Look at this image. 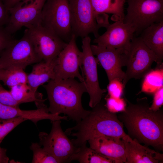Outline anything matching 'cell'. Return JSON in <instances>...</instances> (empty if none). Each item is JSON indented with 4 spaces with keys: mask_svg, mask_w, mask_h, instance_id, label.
<instances>
[{
    "mask_svg": "<svg viewBox=\"0 0 163 163\" xmlns=\"http://www.w3.org/2000/svg\"><path fill=\"white\" fill-rule=\"evenodd\" d=\"M127 104L118 116L128 135L145 146L159 152L163 150V111L150 109L146 97L137 98L136 103L126 99Z\"/></svg>",
    "mask_w": 163,
    "mask_h": 163,
    "instance_id": "cell-1",
    "label": "cell"
},
{
    "mask_svg": "<svg viewBox=\"0 0 163 163\" xmlns=\"http://www.w3.org/2000/svg\"><path fill=\"white\" fill-rule=\"evenodd\" d=\"M92 108L85 117L64 132L67 136L75 138L71 140L76 147L86 144L90 139L100 135L120 138L127 141H133L125 132L123 125L116 113L110 111L101 101Z\"/></svg>",
    "mask_w": 163,
    "mask_h": 163,
    "instance_id": "cell-2",
    "label": "cell"
},
{
    "mask_svg": "<svg viewBox=\"0 0 163 163\" xmlns=\"http://www.w3.org/2000/svg\"><path fill=\"white\" fill-rule=\"evenodd\" d=\"M43 87L47 93L50 113L64 114L76 123L89 113L90 110L84 109L82 104V96L87 92L84 82L72 78L53 79Z\"/></svg>",
    "mask_w": 163,
    "mask_h": 163,
    "instance_id": "cell-3",
    "label": "cell"
},
{
    "mask_svg": "<svg viewBox=\"0 0 163 163\" xmlns=\"http://www.w3.org/2000/svg\"><path fill=\"white\" fill-rule=\"evenodd\" d=\"M123 66L126 70L122 83L124 88L129 80L139 79L151 70L153 62L157 63L158 67L162 66L158 57L145 45L140 37H134L129 48L121 55Z\"/></svg>",
    "mask_w": 163,
    "mask_h": 163,
    "instance_id": "cell-4",
    "label": "cell"
},
{
    "mask_svg": "<svg viewBox=\"0 0 163 163\" xmlns=\"http://www.w3.org/2000/svg\"><path fill=\"white\" fill-rule=\"evenodd\" d=\"M123 22L139 34L151 25L163 21V0H127Z\"/></svg>",
    "mask_w": 163,
    "mask_h": 163,
    "instance_id": "cell-5",
    "label": "cell"
},
{
    "mask_svg": "<svg viewBox=\"0 0 163 163\" xmlns=\"http://www.w3.org/2000/svg\"><path fill=\"white\" fill-rule=\"evenodd\" d=\"M42 61L26 29L21 39H13L0 53V69L15 67L24 70L27 66Z\"/></svg>",
    "mask_w": 163,
    "mask_h": 163,
    "instance_id": "cell-6",
    "label": "cell"
},
{
    "mask_svg": "<svg viewBox=\"0 0 163 163\" xmlns=\"http://www.w3.org/2000/svg\"><path fill=\"white\" fill-rule=\"evenodd\" d=\"M41 24L68 43L72 35L68 0H46L42 11Z\"/></svg>",
    "mask_w": 163,
    "mask_h": 163,
    "instance_id": "cell-7",
    "label": "cell"
},
{
    "mask_svg": "<svg viewBox=\"0 0 163 163\" xmlns=\"http://www.w3.org/2000/svg\"><path fill=\"white\" fill-rule=\"evenodd\" d=\"M91 39L89 36L82 38V56L79 66L87 92L90 97L89 106L92 108L101 101L107 90L100 87L97 71L99 62L94 56L91 47Z\"/></svg>",
    "mask_w": 163,
    "mask_h": 163,
    "instance_id": "cell-8",
    "label": "cell"
},
{
    "mask_svg": "<svg viewBox=\"0 0 163 163\" xmlns=\"http://www.w3.org/2000/svg\"><path fill=\"white\" fill-rule=\"evenodd\" d=\"M26 27L35 51L45 62H51L68 43L41 22Z\"/></svg>",
    "mask_w": 163,
    "mask_h": 163,
    "instance_id": "cell-9",
    "label": "cell"
},
{
    "mask_svg": "<svg viewBox=\"0 0 163 163\" xmlns=\"http://www.w3.org/2000/svg\"><path fill=\"white\" fill-rule=\"evenodd\" d=\"M52 127L49 134L44 132L39 134V144L52 155L59 163L70 162L72 156L77 151L76 147L62 130L61 120L51 122Z\"/></svg>",
    "mask_w": 163,
    "mask_h": 163,
    "instance_id": "cell-10",
    "label": "cell"
},
{
    "mask_svg": "<svg viewBox=\"0 0 163 163\" xmlns=\"http://www.w3.org/2000/svg\"><path fill=\"white\" fill-rule=\"evenodd\" d=\"M70 12L72 35L82 38L92 33L95 38L99 36L101 27L94 16L90 0H68Z\"/></svg>",
    "mask_w": 163,
    "mask_h": 163,
    "instance_id": "cell-11",
    "label": "cell"
},
{
    "mask_svg": "<svg viewBox=\"0 0 163 163\" xmlns=\"http://www.w3.org/2000/svg\"><path fill=\"white\" fill-rule=\"evenodd\" d=\"M46 0H24L9 8L8 22L4 27L11 34L23 27L41 22L43 8Z\"/></svg>",
    "mask_w": 163,
    "mask_h": 163,
    "instance_id": "cell-12",
    "label": "cell"
},
{
    "mask_svg": "<svg viewBox=\"0 0 163 163\" xmlns=\"http://www.w3.org/2000/svg\"><path fill=\"white\" fill-rule=\"evenodd\" d=\"M76 38L72 34L66 46L62 50L55 59L54 67L56 79H64L77 78L84 82L82 76L79 72L82 52L78 49L76 42Z\"/></svg>",
    "mask_w": 163,
    "mask_h": 163,
    "instance_id": "cell-13",
    "label": "cell"
},
{
    "mask_svg": "<svg viewBox=\"0 0 163 163\" xmlns=\"http://www.w3.org/2000/svg\"><path fill=\"white\" fill-rule=\"evenodd\" d=\"M106 28V31L95 38L93 42L107 47L121 49L124 52L126 50L134 37V29L124 23L122 20H117Z\"/></svg>",
    "mask_w": 163,
    "mask_h": 163,
    "instance_id": "cell-14",
    "label": "cell"
},
{
    "mask_svg": "<svg viewBox=\"0 0 163 163\" xmlns=\"http://www.w3.org/2000/svg\"><path fill=\"white\" fill-rule=\"evenodd\" d=\"M91 47L93 54L104 69L109 82L114 79L122 82L125 76L122 68L121 55L123 51L98 44L91 45Z\"/></svg>",
    "mask_w": 163,
    "mask_h": 163,
    "instance_id": "cell-15",
    "label": "cell"
},
{
    "mask_svg": "<svg viewBox=\"0 0 163 163\" xmlns=\"http://www.w3.org/2000/svg\"><path fill=\"white\" fill-rule=\"evenodd\" d=\"M88 142L90 147L113 163H126L125 145L122 139L100 135L93 137Z\"/></svg>",
    "mask_w": 163,
    "mask_h": 163,
    "instance_id": "cell-16",
    "label": "cell"
},
{
    "mask_svg": "<svg viewBox=\"0 0 163 163\" xmlns=\"http://www.w3.org/2000/svg\"><path fill=\"white\" fill-rule=\"evenodd\" d=\"M126 163H161L163 154L142 145L135 139L123 140Z\"/></svg>",
    "mask_w": 163,
    "mask_h": 163,
    "instance_id": "cell-17",
    "label": "cell"
},
{
    "mask_svg": "<svg viewBox=\"0 0 163 163\" xmlns=\"http://www.w3.org/2000/svg\"><path fill=\"white\" fill-rule=\"evenodd\" d=\"M139 37L146 46L158 57L160 64L163 59V21L144 29Z\"/></svg>",
    "mask_w": 163,
    "mask_h": 163,
    "instance_id": "cell-18",
    "label": "cell"
},
{
    "mask_svg": "<svg viewBox=\"0 0 163 163\" xmlns=\"http://www.w3.org/2000/svg\"><path fill=\"white\" fill-rule=\"evenodd\" d=\"M56 58L50 63L42 61L33 66L31 72L27 75V84L34 92H37L40 86L54 79Z\"/></svg>",
    "mask_w": 163,
    "mask_h": 163,
    "instance_id": "cell-19",
    "label": "cell"
},
{
    "mask_svg": "<svg viewBox=\"0 0 163 163\" xmlns=\"http://www.w3.org/2000/svg\"><path fill=\"white\" fill-rule=\"evenodd\" d=\"M96 20L107 13L116 16L118 20H123L125 16V0H90Z\"/></svg>",
    "mask_w": 163,
    "mask_h": 163,
    "instance_id": "cell-20",
    "label": "cell"
},
{
    "mask_svg": "<svg viewBox=\"0 0 163 163\" xmlns=\"http://www.w3.org/2000/svg\"><path fill=\"white\" fill-rule=\"evenodd\" d=\"M10 91L14 100L19 104L34 102L37 107L44 104L46 100L43 98L41 94L34 91L27 83L14 86L10 88Z\"/></svg>",
    "mask_w": 163,
    "mask_h": 163,
    "instance_id": "cell-21",
    "label": "cell"
},
{
    "mask_svg": "<svg viewBox=\"0 0 163 163\" xmlns=\"http://www.w3.org/2000/svg\"><path fill=\"white\" fill-rule=\"evenodd\" d=\"M81 163H112V160L96 152L86 144L78 147L77 152L70 159Z\"/></svg>",
    "mask_w": 163,
    "mask_h": 163,
    "instance_id": "cell-22",
    "label": "cell"
},
{
    "mask_svg": "<svg viewBox=\"0 0 163 163\" xmlns=\"http://www.w3.org/2000/svg\"><path fill=\"white\" fill-rule=\"evenodd\" d=\"M27 75L24 69L17 67L0 69V81L10 88L19 84L27 83Z\"/></svg>",
    "mask_w": 163,
    "mask_h": 163,
    "instance_id": "cell-23",
    "label": "cell"
},
{
    "mask_svg": "<svg viewBox=\"0 0 163 163\" xmlns=\"http://www.w3.org/2000/svg\"><path fill=\"white\" fill-rule=\"evenodd\" d=\"M141 91L145 92L154 93L163 87V66L151 70L144 77Z\"/></svg>",
    "mask_w": 163,
    "mask_h": 163,
    "instance_id": "cell-24",
    "label": "cell"
},
{
    "mask_svg": "<svg viewBox=\"0 0 163 163\" xmlns=\"http://www.w3.org/2000/svg\"><path fill=\"white\" fill-rule=\"evenodd\" d=\"M30 148L33 152L32 163H59L58 161L37 143H32Z\"/></svg>",
    "mask_w": 163,
    "mask_h": 163,
    "instance_id": "cell-25",
    "label": "cell"
},
{
    "mask_svg": "<svg viewBox=\"0 0 163 163\" xmlns=\"http://www.w3.org/2000/svg\"><path fill=\"white\" fill-rule=\"evenodd\" d=\"M26 120L27 119L22 117L0 119V146L5 136L20 124Z\"/></svg>",
    "mask_w": 163,
    "mask_h": 163,
    "instance_id": "cell-26",
    "label": "cell"
},
{
    "mask_svg": "<svg viewBox=\"0 0 163 163\" xmlns=\"http://www.w3.org/2000/svg\"><path fill=\"white\" fill-rule=\"evenodd\" d=\"M124 88L122 82L117 79L109 82L107 90L110 97L116 98H120Z\"/></svg>",
    "mask_w": 163,
    "mask_h": 163,
    "instance_id": "cell-27",
    "label": "cell"
},
{
    "mask_svg": "<svg viewBox=\"0 0 163 163\" xmlns=\"http://www.w3.org/2000/svg\"><path fill=\"white\" fill-rule=\"evenodd\" d=\"M125 101L120 98H116L110 97L107 100L106 106L110 111L113 112L123 110L126 104Z\"/></svg>",
    "mask_w": 163,
    "mask_h": 163,
    "instance_id": "cell-28",
    "label": "cell"
},
{
    "mask_svg": "<svg viewBox=\"0 0 163 163\" xmlns=\"http://www.w3.org/2000/svg\"><path fill=\"white\" fill-rule=\"evenodd\" d=\"M0 103L7 105L19 107V104L13 98L10 91L3 88L0 83Z\"/></svg>",
    "mask_w": 163,
    "mask_h": 163,
    "instance_id": "cell-29",
    "label": "cell"
},
{
    "mask_svg": "<svg viewBox=\"0 0 163 163\" xmlns=\"http://www.w3.org/2000/svg\"><path fill=\"white\" fill-rule=\"evenodd\" d=\"M163 104V87L158 89L155 92L152 104L150 109L156 111L160 109Z\"/></svg>",
    "mask_w": 163,
    "mask_h": 163,
    "instance_id": "cell-30",
    "label": "cell"
},
{
    "mask_svg": "<svg viewBox=\"0 0 163 163\" xmlns=\"http://www.w3.org/2000/svg\"><path fill=\"white\" fill-rule=\"evenodd\" d=\"M11 35L5 27L0 28V53L13 39Z\"/></svg>",
    "mask_w": 163,
    "mask_h": 163,
    "instance_id": "cell-31",
    "label": "cell"
},
{
    "mask_svg": "<svg viewBox=\"0 0 163 163\" xmlns=\"http://www.w3.org/2000/svg\"><path fill=\"white\" fill-rule=\"evenodd\" d=\"M9 18L8 11L5 7L3 0H0V28L6 25Z\"/></svg>",
    "mask_w": 163,
    "mask_h": 163,
    "instance_id": "cell-32",
    "label": "cell"
},
{
    "mask_svg": "<svg viewBox=\"0 0 163 163\" xmlns=\"http://www.w3.org/2000/svg\"><path fill=\"white\" fill-rule=\"evenodd\" d=\"M7 149L0 146V163H7L9 158L6 154Z\"/></svg>",
    "mask_w": 163,
    "mask_h": 163,
    "instance_id": "cell-33",
    "label": "cell"
},
{
    "mask_svg": "<svg viewBox=\"0 0 163 163\" xmlns=\"http://www.w3.org/2000/svg\"><path fill=\"white\" fill-rule=\"evenodd\" d=\"M24 0H3L6 8L8 10L20 2Z\"/></svg>",
    "mask_w": 163,
    "mask_h": 163,
    "instance_id": "cell-34",
    "label": "cell"
},
{
    "mask_svg": "<svg viewBox=\"0 0 163 163\" xmlns=\"http://www.w3.org/2000/svg\"></svg>",
    "mask_w": 163,
    "mask_h": 163,
    "instance_id": "cell-35",
    "label": "cell"
},
{
    "mask_svg": "<svg viewBox=\"0 0 163 163\" xmlns=\"http://www.w3.org/2000/svg\"></svg>",
    "mask_w": 163,
    "mask_h": 163,
    "instance_id": "cell-36",
    "label": "cell"
}]
</instances>
